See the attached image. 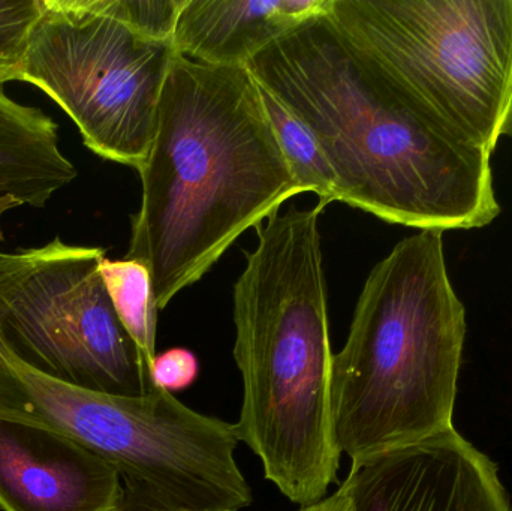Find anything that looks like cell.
I'll return each mask as SVG.
<instances>
[{
  "mask_svg": "<svg viewBox=\"0 0 512 511\" xmlns=\"http://www.w3.org/2000/svg\"><path fill=\"white\" fill-rule=\"evenodd\" d=\"M248 69L315 135L342 203L442 233L486 227L501 213L492 155L439 125L328 9L268 45Z\"/></svg>",
  "mask_w": 512,
  "mask_h": 511,
  "instance_id": "obj_1",
  "label": "cell"
},
{
  "mask_svg": "<svg viewBox=\"0 0 512 511\" xmlns=\"http://www.w3.org/2000/svg\"><path fill=\"white\" fill-rule=\"evenodd\" d=\"M132 216L128 260L146 264L158 311L200 281L298 188L248 66L177 54Z\"/></svg>",
  "mask_w": 512,
  "mask_h": 511,
  "instance_id": "obj_2",
  "label": "cell"
},
{
  "mask_svg": "<svg viewBox=\"0 0 512 511\" xmlns=\"http://www.w3.org/2000/svg\"><path fill=\"white\" fill-rule=\"evenodd\" d=\"M291 207L258 225V245L234 285V360L243 399L234 425L265 479L300 507L337 482L333 366L318 222Z\"/></svg>",
  "mask_w": 512,
  "mask_h": 511,
  "instance_id": "obj_3",
  "label": "cell"
},
{
  "mask_svg": "<svg viewBox=\"0 0 512 511\" xmlns=\"http://www.w3.org/2000/svg\"><path fill=\"white\" fill-rule=\"evenodd\" d=\"M466 330L442 231L400 240L373 267L334 356V429L351 467L453 431Z\"/></svg>",
  "mask_w": 512,
  "mask_h": 511,
  "instance_id": "obj_4",
  "label": "cell"
},
{
  "mask_svg": "<svg viewBox=\"0 0 512 511\" xmlns=\"http://www.w3.org/2000/svg\"><path fill=\"white\" fill-rule=\"evenodd\" d=\"M0 417L77 441L158 511H240L254 501L237 465L234 425L165 390L111 395L51 377L21 359L2 330Z\"/></svg>",
  "mask_w": 512,
  "mask_h": 511,
  "instance_id": "obj_5",
  "label": "cell"
},
{
  "mask_svg": "<svg viewBox=\"0 0 512 511\" xmlns=\"http://www.w3.org/2000/svg\"><path fill=\"white\" fill-rule=\"evenodd\" d=\"M340 30L459 140L512 135V0H331Z\"/></svg>",
  "mask_w": 512,
  "mask_h": 511,
  "instance_id": "obj_6",
  "label": "cell"
},
{
  "mask_svg": "<svg viewBox=\"0 0 512 511\" xmlns=\"http://www.w3.org/2000/svg\"><path fill=\"white\" fill-rule=\"evenodd\" d=\"M177 54L134 29L117 0H42L23 81L68 114L93 153L140 171Z\"/></svg>",
  "mask_w": 512,
  "mask_h": 511,
  "instance_id": "obj_7",
  "label": "cell"
},
{
  "mask_svg": "<svg viewBox=\"0 0 512 511\" xmlns=\"http://www.w3.org/2000/svg\"><path fill=\"white\" fill-rule=\"evenodd\" d=\"M105 249L68 245L0 251V330L33 368L66 383L149 395L156 387L123 329L99 264Z\"/></svg>",
  "mask_w": 512,
  "mask_h": 511,
  "instance_id": "obj_8",
  "label": "cell"
},
{
  "mask_svg": "<svg viewBox=\"0 0 512 511\" xmlns=\"http://www.w3.org/2000/svg\"><path fill=\"white\" fill-rule=\"evenodd\" d=\"M351 511H512L493 462L447 444H421L351 467Z\"/></svg>",
  "mask_w": 512,
  "mask_h": 511,
  "instance_id": "obj_9",
  "label": "cell"
},
{
  "mask_svg": "<svg viewBox=\"0 0 512 511\" xmlns=\"http://www.w3.org/2000/svg\"><path fill=\"white\" fill-rule=\"evenodd\" d=\"M119 471L77 441L0 417V510L122 511Z\"/></svg>",
  "mask_w": 512,
  "mask_h": 511,
  "instance_id": "obj_10",
  "label": "cell"
},
{
  "mask_svg": "<svg viewBox=\"0 0 512 511\" xmlns=\"http://www.w3.org/2000/svg\"><path fill=\"white\" fill-rule=\"evenodd\" d=\"M328 6L330 0H186L174 47L204 65L248 66L268 45Z\"/></svg>",
  "mask_w": 512,
  "mask_h": 511,
  "instance_id": "obj_11",
  "label": "cell"
},
{
  "mask_svg": "<svg viewBox=\"0 0 512 511\" xmlns=\"http://www.w3.org/2000/svg\"><path fill=\"white\" fill-rule=\"evenodd\" d=\"M77 174L60 149L56 122L39 108L9 98L0 87V195L42 209Z\"/></svg>",
  "mask_w": 512,
  "mask_h": 511,
  "instance_id": "obj_12",
  "label": "cell"
},
{
  "mask_svg": "<svg viewBox=\"0 0 512 511\" xmlns=\"http://www.w3.org/2000/svg\"><path fill=\"white\" fill-rule=\"evenodd\" d=\"M102 281L123 329L140 351L147 368L156 357V308L153 281L146 264L137 260H110L99 264Z\"/></svg>",
  "mask_w": 512,
  "mask_h": 511,
  "instance_id": "obj_13",
  "label": "cell"
},
{
  "mask_svg": "<svg viewBox=\"0 0 512 511\" xmlns=\"http://www.w3.org/2000/svg\"><path fill=\"white\" fill-rule=\"evenodd\" d=\"M259 90L265 113L270 119L280 149L285 155L298 188L303 192L318 195L319 203L324 206L333 201H340L336 173L315 135L279 99L274 98L261 86Z\"/></svg>",
  "mask_w": 512,
  "mask_h": 511,
  "instance_id": "obj_14",
  "label": "cell"
},
{
  "mask_svg": "<svg viewBox=\"0 0 512 511\" xmlns=\"http://www.w3.org/2000/svg\"><path fill=\"white\" fill-rule=\"evenodd\" d=\"M42 14V0H0V87L23 81L30 36Z\"/></svg>",
  "mask_w": 512,
  "mask_h": 511,
  "instance_id": "obj_15",
  "label": "cell"
},
{
  "mask_svg": "<svg viewBox=\"0 0 512 511\" xmlns=\"http://www.w3.org/2000/svg\"><path fill=\"white\" fill-rule=\"evenodd\" d=\"M200 375L198 357L188 348H171L156 354L150 366V380L156 389L168 393L189 389Z\"/></svg>",
  "mask_w": 512,
  "mask_h": 511,
  "instance_id": "obj_16",
  "label": "cell"
},
{
  "mask_svg": "<svg viewBox=\"0 0 512 511\" xmlns=\"http://www.w3.org/2000/svg\"><path fill=\"white\" fill-rule=\"evenodd\" d=\"M300 511H351L349 510V501L346 492L342 486H339L336 492L325 497L319 503L312 506L301 507Z\"/></svg>",
  "mask_w": 512,
  "mask_h": 511,
  "instance_id": "obj_17",
  "label": "cell"
},
{
  "mask_svg": "<svg viewBox=\"0 0 512 511\" xmlns=\"http://www.w3.org/2000/svg\"><path fill=\"white\" fill-rule=\"evenodd\" d=\"M122 511H158L155 507L143 500L140 495L125 488V500H123Z\"/></svg>",
  "mask_w": 512,
  "mask_h": 511,
  "instance_id": "obj_18",
  "label": "cell"
},
{
  "mask_svg": "<svg viewBox=\"0 0 512 511\" xmlns=\"http://www.w3.org/2000/svg\"><path fill=\"white\" fill-rule=\"evenodd\" d=\"M21 206H24V204L17 198L11 197V195H0V221L8 210L17 209ZM0 240H3L2 224H0Z\"/></svg>",
  "mask_w": 512,
  "mask_h": 511,
  "instance_id": "obj_19",
  "label": "cell"
}]
</instances>
